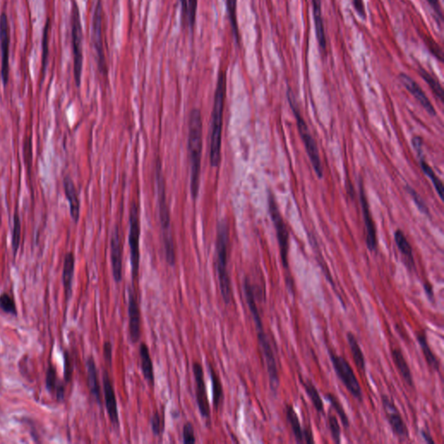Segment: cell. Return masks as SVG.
Listing matches in <instances>:
<instances>
[{
    "label": "cell",
    "instance_id": "1",
    "mask_svg": "<svg viewBox=\"0 0 444 444\" xmlns=\"http://www.w3.org/2000/svg\"><path fill=\"white\" fill-rule=\"evenodd\" d=\"M203 125L202 112L194 108L190 112L188 118L187 152L190 165V193L192 199L198 198L203 159Z\"/></svg>",
    "mask_w": 444,
    "mask_h": 444
},
{
    "label": "cell",
    "instance_id": "2",
    "mask_svg": "<svg viewBox=\"0 0 444 444\" xmlns=\"http://www.w3.org/2000/svg\"><path fill=\"white\" fill-rule=\"evenodd\" d=\"M227 95V74L221 71L218 75L214 105L211 114L210 127V149L209 160L212 168H217L221 163L222 128L225 100Z\"/></svg>",
    "mask_w": 444,
    "mask_h": 444
},
{
    "label": "cell",
    "instance_id": "3",
    "mask_svg": "<svg viewBox=\"0 0 444 444\" xmlns=\"http://www.w3.org/2000/svg\"><path fill=\"white\" fill-rule=\"evenodd\" d=\"M156 183H157V203L159 209L160 223L163 234V250L166 261L169 266L174 267L176 263L175 242L172 235L170 209L167 201L165 178L163 175V167L160 159L156 163Z\"/></svg>",
    "mask_w": 444,
    "mask_h": 444
},
{
    "label": "cell",
    "instance_id": "4",
    "mask_svg": "<svg viewBox=\"0 0 444 444\" xmlns=\"http://www.w3.org/2000/svg\"><path fill=\"white\" fill-rule=\"evenodd\" d=\"M228 245H229V226L226 219L218 221L215 242L216 271L219 287L225 305H230L233 301V293L232 281L230 279L228 264Z\"/></svg>",
    "mask_w": 444,
    "mask_h": 444
},
{
    "label": "cell",
    "instance_id": "5",
    "mask_svg": "<svg viewBox=\"0 0 444 444\" xmlns=\"http://www.w3.org/2000/svg\"><path fill=\"white\" fill-rule=\"evenodd\" d=\"M249 308L250 310L254 322H255V327H256V331H257L258 342L261 347V352H262L264 359H265L266 365H267L270 387H271V389L273 390V393L276 394L279 386V375L273 347H272L269 337L264 330L263 322L261 319V313L258 308L257 303L249 304Z\"/></svg>",
    "mask_w": 444,
    "mask_h": 444
},
{
    "label": "cell",
    "instance_id": "6",
    "mask_svg": "<svg viewBox=\"0 0 444 444\" xmlns=\"http://www.w3.org/2000/svg\"><path fill=\"white\" fill-rule=\"evenodd\" d=\"M287 99L291 110L293 112L294 117L296 119L298 130H299L301 139L303 141L306 151H307L308 157H309L310 162L312 163V166H313L317 176L321 179L324 173H323V167H322L321 160H320V156H319V147L316 143L314 138L310 132L309 128H308L306 121L302 117V114H301V110L299 108V105H298L297 100L294 95L293 92L291 91L290 89H288Z\"/></svg>",
    "mask_w": 444,
    "mask_h": 444
},
{
    "label": "cell",
    "instance_id": "7",
    "mask_svg": "<svg viewBox=\"0 0 444 444\" xmlns=\"http://www.w3.org/2000/svg\"><path fill=\"white\" fill-rule=\"evenodd\" d=\"M129 246L130 254V267H131L132 287L135 288L137 283L140 268V217L139 208L135 203H132L129 212Z\"/></svg>",
    "mask_w": 444,
    "mask_h": 444
},
{
    "label": "cell",
    "instance_id": "8",
    "mask_svg": "<svg viewBox=\"0 0 444 444\" xmlns=\"http://www.w3.org/2000/svg\"><path fill=\"white\" fill-rule=\"evenodd\" d=\"M71 37L73 48L74 79L77 88H79L83 72V29L81 24L79 8L75 1H73L71 13Z\"/></svg>",
    "mask_w": 444,
    "mask_h": 444
},
{
    "label": "cell",
    "instance_id": "9",
    "mask_svg": "<svg viewBox=\"0 0 444 444\" xmlns=\"http://www.w3.org/2000/svg\"><path fill=\"white\" fill-rule=\"evenodd\" d=\"M267 202H268V211H269L270 217L272 219L273 226L275 228L276 235H277L278 243H279L282 265H283V267L286 271H288L289 270V262H288L289 232H288L284 219L280 214L279 207L276 203L275 197L271 191L268 192Z\"/></svg>",
    "mask_w": 444,
    "mask_h": 444
},
{
    "label": "cell",
    "instance_id": "10",
    "mask_svg": "<svg viewBox=\"0 0 444 444\" xmlns=\"http://www.w3.org/2000/svg\"><path fill=\"white\" fill-rule=\"evenodd\" d=\"M331 365L337 377L341 380L347 390L353 398L359 402L363 401V391L359 379L356 377L354 371L349 362L342 356L336 355L332 352H329Z\"/></svg>",
    "mask_w": 444,
    "mask_h": 444
},
{
    "label": "cell",
    "instance_id": "11",
    "mask_svg": "<svg viewBox=\"0 0 444 444\" xmlns=\"http://www.w3.org/2000/svg\"><path fill=\"white\" fill-rule=\"evenodd\" d=\"M91 38L94 49L96 53L97 65L102 73L107 74L105 61L104 43H103V7L101 0H97L92 18Z\"/></svg>",
    "mask_w": 444,
    "mask_h": 444
},
{
    "label": "cell",
    "instance_id": "12",
    "mask_svg": "<svg viewBox=\"0 0 444 444\" xmlns=\"http://www.w3.org/2000/svg\"><path fill=\"white\" fill-rule=\"evenodd\" d=\"M381 402L386 418L388 420L393 434L399 438L400 441H405L409 439L410 432L405 420L402 417L400 411L389 396L383 394L381 396Z\"/></svg>",
    "mask_w": 444,
    "mask_h": 444
},
{
    "label": "cell",
    "instance_id": "13",
    "mask_svg": "<svg viewBox=\"0 0 444 444\" xmlns=\"http://www.w3.org/2000/svg\"><path fill=\"white\" fill-rule=\"evenodd\" d=\"M128 316H129V339L136 343L141 337V315L135 288L128 289Z\"/></svg>",
    "mask_w": 444,
    "mask_h": 444
},
{
    "label": "cell",
    "instance_id": "14",
    "mask_svg": "<svg viewBox=\"0 0 444 444\" xmlns=\"http://www.w3.org/2000/svg\"><path fill=\"white\" fill-rule=\"evenodd\" d=\"M10 34L9 22L7 15L2 13L0 15V50H1V80L4 86L9 83L10 78Z\"/></svg>",
    "mask_w": 444,
    "mask_h": 444
},
{
    "label": "cell",
    "instance_id": "15",
    "mask_svg": "<svg viewBox=\"0 0 444 444\" xmlns=\"http://www.w3.org/2000/svg\"><path fill=\"white\" fill-rule=\"evenodd\" d=\"M192 370L195 381V398L198 410L202 417L209 421L211 417H210L211 412H210V405L206 389L203 365H201L199 362H193Z\"/></svg>",
    "mask_w": 444,
    "mask_h": 444
},
{
    "label": "cell",
    "instance_id": "16",
    "mask_svg": "<svg viewBox=\"0 0 444 444\" xmlns=\"http://www.w3.org/2000/svg\"><path fill=\"white\" fill-rule=\"evenodd\" d=\"M359 199L361 203L362 211L364 216V222H365V230H366V246L370 252H376L377 249V233L376 227L374 224L372 216H371V210L369 207L367 198L365 195V187L363 185L362 179L359 180Z\"/></svg>",
    "mask_w": 444,
    "mask_h": 444
},
{
    "label": "cell",
    "instance_id": "17",
    "mask_svg": "<svg viewBox=\"0 0 444 444\" xmlns=\"http://www.w3.org/2000/svg\"><path fill=\"white\" fill-rule=\"evenodd\" d=\"M103 388L105 397V407L111 424L117 429L120 428L119 413L117 407V397L113 383L106 370L103 371Z\"/></svg>",
    "mask_w": 444,
    "mask_h": 444
},
{
    "label": "cell",
    "instance_id": "18",
    "mask_svg": "<svg viewBox=\"0 0 444 444\" xmlns=\"http://www.w3.org/2000/svg\"><path fill=\"white\" fill-rule=\"evenodd\" d=\"M111 258L114 281L120 284L123 281V244L117 226L111 234Z\"/></svg>",
    "mask_w": 444,
    "mask_h": 444
},
{
    "label": "cell",
    "instance_id": "19",
    "mask_svg": "<svg viewBox=\"0 0 444 444\" xmlns=\"http://www.w3.org/2000/svg\"><path fill=\"white\" fill-rule=\"evenodd\" d=\"M399 79L408 91L410 92L411 95L417 99V101L419 103L420 105L423 106L426 112L431 117H435L436 111H435V108L432 105L431 102L429 101V98L426 95L422 88L420 87L419 84L405 73H401L399 75Z\"/></svg>",
    "mask_w": 444,
    "mask_h": 444
},
{
    "label": "cell",
    "instance_id": "20",
    "mask_svg": "<svg viewBox=\"0 0 444 444\" xmlns=\"http://www.w3.org/2000/svg\"><path fill=\"white\" fill-rule=\"evenodd\" d=\"M65 196L70 204V213L74 222L77 224L80 217V201L77 187L70 176H65L63 181Z\"/></svg>",
    "mask_w": 444,
    "mask_h": 444
},
{
    "label": "cell",
    "instance_id": "21",
    "mask_svg": "<svg viewBox=\"0 0 444 444\" xmlns=\"http://www.w3.org/2000/svg\"><path fill=\"white\" fill-rule=\"evenodd\" d=\"M86 370H87V383L89 386V392L95 399L99 406H102L101 387L98 380L97 369L95 365V359L91 356L86 360Z\"/></svg>",
    "mask_w": 444,
    "mask_h": 444
},
{
    "label": "cell",
    "instance_id": "22",
    "mask_svg": "<svg viewBox=\"0 0 444 444\" xmlns=\"http://www.w3.org/2000/svg\"><path fill=\"white\" fill-rule=\"evenodd\" d=\"M139 355L141 359V369L143 377L147 381V383L153 387L155 385V372H154L153 362L151 359L150 348L147 347V343L144 342L140 343Z\"/></svg>",
    "mask_w": 444,
    "mask_h": 444
},
{
    "label": "cell",
    "instance_id": "23",
    "mask_svg": "<svg viewBox=\"0 0 444 444\" xmlns=\"http://www.w3.org/2000/svg\"><path fill=\"white\" fill-rule=\"evenodd\" d=\"M74 270H75V256L70 252L65 255L63 267V285L65 289L66 301H69L72 294V281H73Z\"/></svg>",
    "mask_w": 444,
    "mask_h": 444
},
{
    "label": "cell",
    "instance_id": "24",
    "mask_svg": "<svg viewBox=\"0 0 444 444\" xmlns=\"http://www.w3.org/2000/svg\"><path fill=\"white\" fill-rule=\"evenodd\" d=\"M391 357L394 365L401 375L402 378L405 383L410 387H414V379L411 372V368L408 365L407 360L405 358L401 351L399 349H392Z\"/></svg>",
    "mask_w": 444,
    "mask_h": 444
},
{
    "label": "cell",
    "instance_id": "25",
    "mask_svg": "<svg viewBox=\"0 0 444 444\" xmlns=\"http://www.w3.org/2000/svg\"><path fill=\"white\" fill-rule=\"evenodd\" d=\"M417 340L419 343L421 350L423 352V357L425 359L427 365L431 369L432 371L438 372L440 371V362L438 360L437 357L435 356L434 352L432 351L428 343V338L426 336L425 331H419L417 333Z\"/></svg>",
    "mask_w": 444,
    "mask_h": 444
},
{
    "label": "cell",
    "instance_id": "26",
    "mask_svg": "<svg viewBox=\"0 0 444 444\" xmlns=\"http://www.w3.org/2000/svg\"><path fill=\"white\" fill-rule=\"evenodd\" d=\"M394 239H395L396 245L398 246L399 252L401 253V255L405 258V262L408 267L411 269H415V261H414L413 250L411 248L410 242L408 240L406 236H405L404 232L402 230L399 229L396 231L394 233Z\"/></svg>",
    "mask_w": 444,
    "mask_h": 444
},
{
    "label": "cell",
    "instance_id": "27",
    "mask_svg": "<svg viewBox=\"0 0 444 444\" xmlns=\"http://www.w3.org/2000/svg\"><path fill=\"white\" fill-rule=\"evenodd\" d=\"M208 367H209V376L211 378L213 406L215 408V411H218L223 402V387H222L220 376L215 371L214 366L210 363H209Z\"/></svg>",
    "mask_w": 444,
    "mask_h": 444
},
{
    "label": "cell",
    "instance_id": "28",
    "mask_svg": "<svg viewBox=\"0 0 444 444\" xmlns=\"http://www.w3.org/2000/svg\"><path fill=\"white\" fill-rule=\"evenodd\" d=\"M313 2V18H314V24H315L316 36L319 42V44L322 50L325 51L326 47V39H325V27L323 23L321 11V0H312Z\"/></svg>",
    "mask_w": 444,
    "mask_h": 444
},
{
    "label": "cell",
    "instance_id": "29",
    "mask_svg": "<svg viewBox=\"0 0 444 444\" xmlns=\"http://www.w3.org/2000/svg\"><path fill=\"white\" fill-rule=\"evenodd\" d=\"M285 417L291 427V432L296 441L299 443H303V428L300 422V418L298 417L297 412L294 410L292 405H287L285 406Z\"/></svg>",
    "mask_w": 444,
    "mask_h": 444
},
{
    "label": "cell",
    "instance_id": "30",
    "mask_svg": "<svg viewBox=\"0 0 444 444\" xmlns=\"http://www.w3.org/2000/svg\"><path fill=\"white\" fill-rule=\"evenodd\" d=\"M347 339L356 366L359 368L360 371L365 372L366 363H365V355L363 353L358 340L356 338L355 335L350 331L347 334Z\"/></svg>",
    "mask_w": 444,
    "mask_h": 444
},
{
    "label": "cell",
    "instance_id": "31",
    "mask_svg": "<svg viewBox=\"0 0 444 444\" xmlns=\"http://www.w3.org/2000/svg\"><path fill=\"white\" fill-rule=\"evenodd\" d=\"M301 384L303 385L305 391L307 392V396L312 402V405L315 408L316 411L319 414L324 413V403L322 400L321 397L319 395V390L316 388L314 383L311 380H303L301 377Z\"/></svg>",
    "mask_w": 444,
    "mask_h": 444
},
{
    "label": "cell",
    "instance_id": "32",
    "mask_svg": "<svg viewBox=\"0 0 444 444\" xmlns=\"http://www.w3.org/2000/svg\"><path fill=\"white\" fill-rule=\"evenodd\" d=\"M419 158L420 167H421V169L423 170V173H424V174H425V175L431 180L432 183L434 185V187H435V190H436V192H437L439 197H440L441 200L443 199V184L441 182V180L435 175V172L432 169L431 167L427 163L423 155L420 156Z\"/></svg>",
    "mask_w": 444,
    "mask_h": 444
},
{
    "label": "cell",
    "instance_id": "33",
    "mask_svg": "<svg viewBox=\"0 0 444 444\" xmlns=\"http://www.w3.org/2000/svg\"><path fill=\"white\" fill-rule=\"evenodd\" d=\"M51 25H52V21H51L50 18H48L46 20L44 28H43V37H42V75H43V78L44 77L46 67H47L48 60H49V38Z\"/></svg>",
    "mask_w": 444,
    "mask_h": 444
},
{
    "label": "cell",
    "instance_id": "34",
    "mask_svg": "<svg viewBox=\"0 0 444 444\" xmlns=\"http://www.w3.org/2000/svg\"><path fill=\"white\" fill-rule=\"evenodd\" d=\"M227 15L229 19L230 25L232 27L233 37L237 44L239 43V31L237 23V0H226Z\"/></svg>",
    "mask_w": 444,
    "mask_h": 444
},
{
    "label": "cell",
    "instance_id": "35",
    "mask_svg": "<svg viewBox=\"0 0 444 444\" xmlns=\"http://www.w3.org/2000/svg\"><path fill=\"white\" fill-rule=\"evenodd\" d=\"M325 397L326 400L330 403V405H331V406H332V408H333L334 411H336L337 416L339 417L340 421H341V423L343 424V427L347 429H349V418H348L347 414L346 413V411L343 410V406L340 404L339 400L337 399V397L334 395V394H331V393H326Z\"/></svg>",
    "mask_w": 444,
    "mask_h": 444
},
{
    "label": "cell",
    "instance_id": "36",
    "mask_svg": "<svg viewBox=\"0 0 444 444\" xmlns=\"http://www.w3.org/2000/svg\"><path fill=\"white\" fill-rule=\"evenodd\" d=\"M419 74L422 78L427 83V84L429 86V88L431 89L434 95L440 100V102L443 103V89L441 88V84L439 83V82L436 81V79L432 77L431 75L423 68H420Z\"/></svg>",
    "mask_w": 444,
    "mask_h": 444
},
{
    "label": "cell",
    "instance_id": "37",
    "mask_svg": "<svg viewBox=\"0 0 444 444\" xmlns=\"http://www.w3.org/2000/svg\"><path fill=\"white\" fill-rule=\"evenodd\" d=\"M21 239V220L18 213L13 216V234H12V245H13V255L16 256L19 251Z\"/></svg>",
    "mask_w": 444,
    "mask_h": 444
},
{
    "label": "cell",
    "instance_id": "38",
    "mask_svg": "<svg viewBox=\"0 0 444 444\" xmlns=\"http://www.w3.org/2000/svg\"><path fill=\"white\" fill-rule=\"evenodd\" d=\"M151 430L156 436H161L165 429V418L158 411H155L150 418Z\"/></svg>",
    "mask_w": 444,
    "mask_h": 444
},
{
    "label": "cell",
    "instance_id": "39",
    "mask_svg": "<svg viewBox=\"0 0 444 444\" xmlns=\"http://www.w3.org/2000/svg\"><path fill=\"white\" fill-rule=\"evenodd\" d=\"M23 149H24V151H23L24 160H25V165H26L28 175H29V177H31V166H32V141H31V135L25 138Z\"/></svg>",
    "mask_w": 444,
    "mask_h": 444
},
{
    "label": "cell",
    "instance_id": "40",
    "mask_svg": "<svg viewBox=\"0 0 444 444\" xmlns=\"http://www.w3.org/2000/svg\"><path fill=\"white\" fill-rule=\"evenodd\" d=\"M328 426H329L331 438H332L334 442L340 443V441H341V428H340L338 420L334 415L328 416Z\"/></svg>",
    "mask_w": 444,
    "mask_h": 444
},
{
    "label": "cell",
    "instance_id": "41",
    "mask_svg": "<svg viewBox=\"0 0 444 444\" xmlns=\"http://www.w3.org/2000/svg\"><path fill=\"white\" fill-rule=\"evenodd\" d=\"M0 309L4 313L17 315V308H16L15 302L13 298L10 297L7 293H2L0 295Z\"/></svg>",
    "mask_w": 444,
    "mask_h": 444
},
{
    "label": "cell",
    "instance_id": "42",
    "mask_svg": "<svg viewBox=\"0 0 444 444\" xmlns=\"http://www.w3.org/2000/svg\"><path fill=\"white\" fill-rule=\"evenodd\" d=\"M406 190H407L408 193L411 196V198L413 200L414 203H416V205H417V207L418 208L420 211L423 213V214H425V215H429V208H428V206L426 205L425 202H424L423 198L420 196L419 193H417L416 190L412 188V187H411V186H409V185L406 186Z\"/></svg>",
    "mask_w": 444,
    "mask_h": 444
},
{
    "label": "cell",
    "instance_id": "43",
    "mask_svg": "<svg viewBox=\"0 0 444 444\" xmlns=\"http://www.w3.org/2000/svg\"><path fill=\"white\" fill-rule=\"evenodd\" d=\"M58 377H57V371L53 365H50L46 372V388L50 392H53L58 385Z\"/></svg>",
    "mask_w": 444,
    "mask_h": 444
},
{
    "label": "cell",
    "instance_id": "44",
    "mask_svg": "<svg viewBox=\"0 0 444 444\" xmlns=\"http://www.w3.org/2000/svg\"><path fill=\"white\" fill-rule=\"evenodd\" d=\"M182 437L185 444L195 443L196 438L193 424L190 422L185 423L182 429Z\"/></svg>",
    "mask_w": 444,
    "mask_h": 444
},
{
    "label": "cell",
    "instance_id": "45",
    "mask_svg": "<svg viewBox=\"0 0 444 444\" xmlns=\"http://www.w3.org/2000/svg\"><path fill=\"white\" fill-rule=\"evenodd\" d=\"M64 359H65V379L66 383H68L71 381L73 368H72V364H71V357L67 352H65L64 354Z\"/></svg>",
    "mask_w": 444,
    "mask_h": 444
},
{
    "label": "cell",
    "instance_id": "46",
    "mask_svg": "<svg viewBox=\"0 0 444 444\" xmlns=\"http://www.w3.org/2000/svg\"><path fill=\"white\" fill-rule=\"evenodd\" d=\"M112 352H113V346L111 343V341H105L103 347V353H104V358L105 361L107 362L109 365H111L112 363Z\"/></svg>",
    "mask_w": 444,
    "mask_h": 444
},
{
    "label": "cell",
    "instance_id": "47",
    "mask_svg": "<svg viewBox=\"0 0 444 444\" xmlns=\"http://www.w3.org/2000/svg\"><path fill=\"white\" fill-rule=\"evenodd\" d=\"M412 145H413L415 151H416L417 155H418V157L422 156L423 155V138L421 137V136H418V135L414 136L412 138Z\"/></svg>",
    "mask_w": 444,
    "mask_h": 444
},
{
    "label": "cell",
    "instance_id": "48",
    "mask_svg": "<svg viewBox=\"0 0 444 444\" xmlns=\"http://www.w3.org/2000/svg\"><path fill=\"white\" fill-rule=\"evenodd\" d=\"M352 2H353V7H354L356 12L361 18L365 19L366 14H365V5H364L363 0H352Z\"/></svg>",
    "mask_w": 444,
    "mask_h": 444
},
{
    "label": "cell",
    "instance_id": "49",
    "mask_svg": "<svg viewBox=\"0 0 444 444\" xmlns=\"http://www.w3.org/2000/svg\"><path fill=\"white\" fill-rule=\"evenodd\" d=\"M303 439L304 442L307 444H313L315 442L314 441V437H313V430L310 427H306L303 429Z\"/></svg>",
    "mask_w": 444,
    "mask_h": 444
},
{
    "label": "cell",
    "instance_id": "50",
    "mask_svg": "<svg viewBox=\"0 0 444 444\" xmlns=\"http://www.w3.org/2000/svg\"><path fill=\"white\" fill-rule=\"evenodd\" d=\"M427 1L429 4V6L431 7L432 9L434 10L435 14L437 15V19L441 21L442 20V13H441V7H440L438 0H427Z\"/></svg>",
    "mask_w": 444,
    "mask_h": 444
},
{
    "label": "cell",
    "instance_id": "51",
    "mask_svg": "<svg viewBox=\"0 0 444 444\" xmlns=\"http://www.w3.org/2000/svg\"><path fill=\"white\" fill-rule=\"evenodd\" d=\"M55 391L57 401H64V399H65V385H64V383H61V382L58 383V385L56 387Z\"/></svg>",
    "mask_w": 444,
    "mask_h": 444
},
{
    "label": "cell",
    "instance_id": "52",
    "mask_svg": "<svg viewBox=\"0 0 444 444\" xmlns=\"http://www.w3.org/2000/svg\"><path fill=\"white\" fill-rule=\"evenodd\" d=\"M423 288H424L426 295L429 298V301H434L435 295H434V290H433V286H432L431 284L426 282V283H424V285H423Z\"/></svg>",
    "mask_w": 444,
    "mask_h": 444
},
{
    "label": "cell",
    "instance_id": "53",
    "mask_svg": "<svg viewBox=\"0 0 444 444\" xmlns=\"http://www.w3.org/2000/svg\"><path fill=\"white\" fill-rule=\"evenodd\" d=\"M181 6V20L187 23V0H180Z\"/></svg>",
    "mask_w": 444,
    "mask_h": 444
},
{
    "label": "cell",
    "instance_id": "54",
    "mask_svg": "<svg viewBox=\"0 0 444 444\" xmlns=\"http://www.w3.org/2000/svg\"><path fill=\"white\" fill-rule=\"evenodd\" d=\"M421 435H422V437H423V439H424V441L426 442L431 444L435 443V441L432 439L431 435H430L429 432L425 431L424 429H423V430H421Z\"/></svg>",
    "mask_w": 444,
    "mask_h": 444
}]
</instances>
